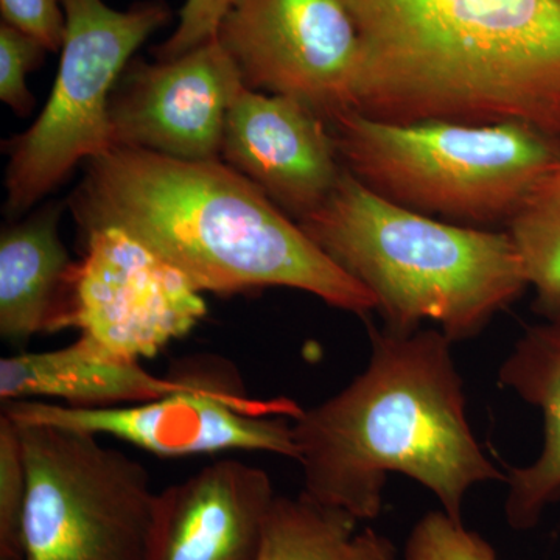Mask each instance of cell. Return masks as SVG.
Segmentation results:
<instances>
[{"label": "cell", "instance_id": "1", "mask_svg": "<svg viewBox=\"0 0 560 560\" xmlns=\"http://www.w3.org/2000/svg\"><path fill=\"white\" fill-rule=\"evenodd\" d=\"M352 109L388 124L529 125L560 139V0H346Z\"/></svg>", "mask_w": 560, "mask_h": 560}, {"label": "cell", "instance_id": "2", "mask_svg": "<svg viewBox=\"0 0 560 560\" xmlns=\"http://www.w3.org/2000/svg\"><path fill=\"white\" fill-rule=\"evenodd\" d=\"M366 368L340 393L293 419L302 492L374 521L390 474L429 489L460 521L467 493L504 481L471 431L453 341L440 329L404 334L368 324Z\"/></svg>", "mask_w": 560, "mask_h": 560}, {"label": "cell", "instance_id": "3", "mask_svg": "<svg viewBox=\"0 0 560 560\" xmlns=\"http://www.w3.org/2000/svg\"><path fill=\"white\" fill-rule=\"evenodd\" d=\"M70 205L83 234L119 228L200 293L280 287L363 318L375 312L370 291L226 162L113 149L90 161Z\"/></svg>", "mask_w": 560, "mask_h": 560}, {"label": "cell", "instance_id": "4", "mask_svg": "<svg viewBox=\"0 0 560 560\" xmlns=\"http://www.w3.org/2000/svg\"><path fill=\"white\" fill-rule=\"evenodd\" d=\"M298 226L375 301L385 329L438 324L453 342L477 338L529 289L510 232L448 223L394 205L342 172Z\"/></svg>", "mask_w": 560, "mask_h": 560}, {"label": "cell", "instance_id": "5", "mask_svg": "<svg viewBox=\"0 0 560 560\" xmlns=\"http://www.w3.org/2000/svg\"><path fill=\"white\" fill-rule=\"evenodd\" d=\"M327 124L342 167L363 186L460 226L510 228L560 171V139L518 121L388 124L346 109Z\"/></svg>", "mask_w": 560, "mask_h": 560}, {"label": "cell", "instance_id": "6", "mask_svg": "<svg viewBox=\"0 0 560 560\" xmlns=\"http://www.w3.org/2000/svg\"><path fill=\"white\" fill-rule=\"evenodd\" d=\"M16 425L27 469L24 560H147L156 493L145 467L95 434Z\"/></svg>", "mask_w": 560, "mask_h": 560}, {"label": "cell", "instance_id": "7", "mask_svg": "<svg viewBox=\"0 0 560 560\" xmlns=\"http://www.w3.org/2000/svg\"><path fill=\"white\" fill-rule=\"evenodd\" d=\"M60 69L43 113L10 143L7 210L21 213L50 194L81 161L113 150L109 102L132 54L172 20L164 2L116 10L105 0H62Z\"/></svg>", "mask_w": 560, "mask_h": 560}, {"label": "cell", "instance_id": "8", "mask_svg": "<svg viewBox=\"0 0 560 560\" xmlns=\"http://www.w3.org/2000/svg\"><path fill=\"white\" fill-rule=\"evenodd\" d=\"M162 399L116 408H75L44 400L3 401L16 423L62 427L95 436H113L158 456L267 452L296 460L293 429L287 419L301 415L296 401L250 399L220 375Z\"/></svg>", "mask_w": 560, "mask_h": 560}, {"label": "cell", "instance_id": "9", "mask_svg": "<svg viewBox=\"0 0 560 560\" xmlns=\"http://www.w3.org/2000/svg\"><path fill=\"white\" fill-rule=\"evenodd\" d=\"M208 315V304L186 276L119 228L84 234L73 261L57 331L80 337L119 359L160 355Z\"/></svg>", "mask_w": 560, "mask_h": 560}, {"label": "cell", "instance_id": "10", "mask_svg": "<svg viewBox=\"0 0 560 560\" xmlns=\"http://www.w3.org/2000/svg\"><path fill=\"white\" fill-rule=\"evenodd\" d=\"M217 38L248 90L296 98L326 120L352 109L360 46L346 0H234Z\"/></svg>", "mask_w": 560, "mask_h": 560}, {"label": "cell", "instance_id": "11", "mask_svg": "<svg viewBox=\"0 0 560 560\" xmlns=\"http://www.w3.org/2000/svg\"><path fill=\"white\" fill-rule=\"evenodd\" d=\"M243 88L241 70L219 38L175 60H136L110 97L113 149L220 161L228 113Z\"/></svg>", "mask_w": 560, "mask_h": 560}, {"label": "cell", "instance_id": "12", "mask_svg": "<svg viewBox=\"0 0 560 560\" xmlns=\"http://www.w3.org/2000/svg\"><path fill=\"white\" fill-rule=\"evenodd\" d=\"M221 158L294 221L318 209L345 172L320 114L246 86L228 113Z\"/></svg>", "mask_w": 560, "mask_h": 560}, {"label": "cell", "instance_id": "13", "mask_svg": "<svg viewBox=\"0 0 560 560\" xmlns=\"http://www.w3.org/2000/svg\"><path fill=\"white\" fill-rule=\"evenodd\" d=\"M276 497L260 467L215 460L156 493L147 560H257Z\"/></svg>", "mask_w": 560, "mask_h": 560}, {"label": "cell", "instance_id": "14", "mask_svg": "<svg viewBox=\"0 0 560 560\" xmlns=\"http://www.w3.org/2000/svg\"><path fill=\"white\" fill-rule=\"evenodd\" d=\"M209 366L160 377L140 361L119 359L84 338L44 352H21L0 360V399L65 401L75 408H116L162 399L190 389Z\"/></svg>", "mask_w": 560, "mask_h": 560}, {"label": "cell", "instance_id": "15", "mask_svg": "<svg viewBox=\"0 0 560 560\" xmlns=\"http://www.w3.org/2000/svg\"><path fill=\"white\" fill-rule=\"evenodd\" d=\"M499 382L544 419L539 456L506 471L504 517L510 528L529 530L560 501V315L525 330L501 364Z\"/></svg>", "mask_w": 560, "mask_h": 560}, {"label": "cell", "instance_id": "16", "mask_svg": "<svg viewBox=\"0 0 560 560\" xmlns=\"http://www.w3.org/2000/svg\"><path fill=\"white\" fill-rule=\"evenodd\" d=\"M60 213L51 206L0 235V335L11 345L57 331L73 267Z\"/></svg>", "mask_w": 560, "mask_h": 560}, {"label": "cell", "instance_id": "17", "mask_svg": "<svg viewBox=\"0 0 560 560\" xmlns=\"http://www.w3.org/2000/svg\"><path fill=\"white\" fill-rule=\"evenodd\" d=\"M300 493L276 497L257 560H397L393 541Z\"/></svg>", "mask_w": 560, "mask_h": 560}, {"label": "cell", "instance_id": "18", "mask_svg": "<svg viewBox=\"0 0 560 560\" xmlns=\"http://www.w3.org/2000/svg\"><path fill=\"white\" fill-rule=\"evenodd\" d=\"M544 318L560 315V171L534 191L508 228Z\"/></svg>", "mask_w": 560, "mask_h": 560}, {"label": "cell", "instance_id": "19", "mask_svg": "<svg viewBox=\"0 0 560 560\" xmlns=\"http://www.w3.org/2000/svg\"><path fill=\"white\" fill-rule=\"evenodd\" d=\"M27 499V469L20 429L0 415V560H24L22 522Z\"/></svg>", "mask_w": 560, "mask_h": 560}, {"label": "cell", "instance_id": "20", "mask_svg": "<svg viewBox=\"0 0 560 560\" xmlns=\"http://www.w3.org/2000/svg\"><path fill=\"white\" fill-rule=\"evenodd\" d=\"M405 560H499L492 545L463 521L444 511H431L412 526Z\"/></svg>", "mask_w": 560, "mask_h": 560}, {"label": "cell", "instance_id": "21", "mask_svg": "<svg viewBox=\"0 0 560 560\" xmlns=\"http://www.w3.org/2000/svg\"><path fill=\"white\" fill-rule=\"evenodd\" d=\"M46 51L32 36L0 24V98L20 116H28L35 106L25 77L44 61Z\"/></svg>", "mask_w": 560, "mask_h": 560}, {"label": "cell", "instance_id": "22", "mask_svg": "<svg viewBox=\"0 0 560 560\" xmlns=\"http://www.w3.org/2000/svg\"><path fill=\"white\" fill-rule=\"evenodd\" d=\"M234 0H186L180 9L178 27L167 40L154 49L158 61L175 60L217 38L224 14Z\"/></svg>", "mask_w": 560, "mask_h": 560}, {"label": "cell", "instance_id": "23", "mask_svg": "<svg viewBox=\"0 0 560 560\" xmlns=\"http://www.w3.org/2000/svg\"><path fill=\"white\" fill-rule=\"evenodd\" d=\"M2 22L38 40L47 51L61 50L66 35L62 0H0Z\"/></svg>", "mask_w": 560, "mask_h": 560}]
</instances>
